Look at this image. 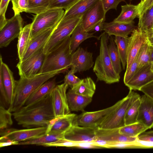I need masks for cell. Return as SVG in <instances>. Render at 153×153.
<instances>
[{
    "label": "cell",
    "mask_w": 153,
    "mask_h": 153,
    "mask_svg": "<svg viewBox=\"0 0 153 153\" xmlns=\"http://www.w3.org/2000/svg\"><path fill=\"white\" fill-rule=\"evenodd\" d=\"M19 142L11 140H7L0 142V147L10 146L11 145H18Z\"/></svg>",
    "instance_id": "cell-52"
},
{
    "label": "cell",
    "mask_w": 153,
    "mask_h": 153,
    "mask_svg": "<svg viewBox=\"0 0 153 153\" xmlns=\"http://www.w3.org/2000/svg\"><path fill=\"white\" fill-rule=\"evenodd\" d=\"M14 15L26 12L28 7V0H11Z\"/></svg>",
    "instance_id": "cell-41"
},
{
    "label": "cell",
    "mask_w": 153,
    "mask_h": 153,
    "mask_svg": "<svg viewBox=\"0 0 153 153\" xmlns=\"http://www.w3.org/2000/svg\"><path fill=\"white\" fill-rule=\"evenodd\" d=\"M97 128L73 124L65 132L64 137L67 140L76 143L93 141L97 139Z\"/></svg>",
    "instance_id": "cell-13"
},
{
    "label": "cell",
    "mask_w": 153,
    "mask_h": 153,
    "mask_svg": "<svg viewBox=\"0 0 153 153\" xmlns=\"http://www.w3.org/2000/svg\"><path fill=\"white\" fill-rule=\"evenodd\" d=\"M140 91L153 100V81L143 87Z\"/></svg>",
    "instance_id": "cell-47"
},
{
    "label": "cell",
    "mask_w": 153,
    "mask_h": 153,
    "mask_svg": "<svg viewBox=\"0 0 153 153\" xmlns=\"http://www.w3.org/2000/svg\"><path fill=\"white\" fill-rule=\"evenodd\" d=\"M120 100L113 105L105 109L92 112H85L76 115L73 125L98 128L106 118L119 105Z\"/></svg>",
    "instance_id": "cell-8"
},
{
    "label": "cell",
    "mask_w": 153,
    "mask_h": 153,
    "mask_svg": "<svg viewBox=\"0 0 153 153\" xmlns=\"http://www.w3.org/2000/svg\"><path fill=\"white\" fill-rule=\"evenodd\" d=\"M150 44L151 46H153V42L151 43H150Z\"/></svg>",
    "instance_id": "cell-57"
},
{
    "label": "cell",
    "mask_w": 153,
    "mask_h": 153,
    "mask_svg": "<svg viewBox=\"0 0 153 153\" xmlns=\"http://www.w3.org/2000/svg\"><path fill=\"white\" fill-rule=\"evenodd\" d=\"M130 0L131 1V0Z\"/></svg>",
    "instance_id": "cell-60"
},
{
    "label": "cell",
    "mask_w": 153,
    "mask_h": 153,
    "mask_svg": "<svg viewBox=\"0 0 153 153\" xmlns=\"http://www.w3.org/2000/svg\"><path fill=\"white\" fill-rule=\"evenodd\" d=\"M79 0H49L48 8H62L66 11Z\"/></svg>",
    "instance_id": "cell-40"
},
{
    "label": "cell",
    "mask_w": 153,
    "mask_h": 153,
    "mask_svg": "<svg viewBox=\"0 0 153 153\" xmlns=\"http://www.w3.org/2000/svg\"><path fill=\"white\" fill-rule=\"evenodd\" d=\"M70 37L65 38L45 55L40 73L58 70L65 73L71 68L72 53L70 46Z\"/></svg>",
    "instance_id": "cell-3"
},
{
    "label": "cell",
    "mask_w": 153,
    "mask_h": 153,
    "mask_svg": "<svg viewBox=\"0 0 153 153\" xmlns=\"http://www.w3.org/2000/svg\"><path fill=\"white\" fill-rule=\"evenodd\" d=\"M153 25V5L139 18L137 28L146 33Z\"/></svg>",
    "instance_id": "cell-34"
},
{
    "label": "cell",
    "mask_w": 153,
    "mask_h": 153,
    "mask_svg": "<svg viewBox=\"0 0 153 153\" xmlns=\"http://www.w3.org/2000/svg\"><path fill=\"white\" fill-rule=\"evenodd\" d=\"M31 23L23 27L18 37V54L19 61H21L25 53L32 38Z\"/></svg>",
    "instance_id": "cell-27"
},
{
    "label": "cell",
    "mask_w": 153,
    "mask_h": 153,
    "mask_svg": "<svg viewBox=\"0 0 153 153\" xmlns=\"http://www.w3.org/2000/svg\"><path fill=\"white\" fill-rule=\"evenodd\" d=\"M145 0H141L140 2H143Z\"/></svg>",
    "instance_id": "cell-58"
},
{
    "label": "cell",
    "mask_w": 153,
    "mask_h": 153,
    "mask_svg": "<svg viewBox=\"0 0 153 153\" xmlns=\"http://www.w3.org/2000/svg\"><path fill=\"white\" fill-rule=\"evenodd\" d=\"M153 5V4H152V5Z\"/></svg>",
    "instance_id": "cell-59"
},
{
    "label": "cell",
    "mask_w": 153,
    "mask_h": 153,
    "mask_svg": "<svg viewBox=\"0 0 153 153\" xmlns=\"http://www.w3.org/2000/svg\"><path fill=\"white\" fill-rule=\"evenodd\" d=\"M68 86L64 83L57 85L51 93L53 108L55 117L70 113L67 96Z\"/></svg>",
    "instance_id": "cell-12"
},
{
    "label": "cell",
    "mask_w": 153,
    "mask_h": 153,
    "mask_svg": "<svg viewBox=\"0 0 153 153\" xmlns=\"http://www.w3.org/2000/svg\"><path fill=\"white\" fill-rule=\"evenodd\" d=\"M29 5L26 13L36 15L49 9V0H28Z\"/></svg>",
    "instance_id": "cell-37"
},
{
    "label": "cell",
    "mask_w": 153,
    "mask_h": 153,
    "mask_svg": "<svg viewBox=\"0 0 153 153\" xmlns=\"http://www.w3.org/2000/svg\"><path fill=\"white\" fill-rule=\"evenodd\" d=\"M150 63L151 64V69L152 71H153V46L150 45Z\"/></svg>",
    "instance_id": "cell-53"
},
{
    "label": "cell",
    "mask_w": 153,
    "mask_h": 153,
    "mask_svg": "<svg viewBox=\"0 0 153 153\" xmlns=\"http://www.w3.org/2000/svg\"><path fill=\"white\" fill-rule=\"evenodd\" d=\"M97 139L104 140L111 143H131L135 142L137 137H131L121 134L119 128L96 129Z\"/></svg>",
    "instance_id": "cell-21"
},
{
    "label": "cell",
    "mask_w": 153,
    "mask_h": 153,
    "mask_svg": "<svg viewBox=\"0 0 153 153\" xmlns=\"http://www.w3.org/2000/svg\"><path fill=\"white\" fill-rule=\"evenodd\" d=\"M12 114L17 124L23 127L47 126L50 121L55 117L51 93L33 103L25 105Z\"/></svg>",
    "instance_id": "cell-1"
},
{
    "label": "cell",
    "mask_w": 153,
    "mask_h": 153,
    "mask_svg": "<svg viewBox=\"0 0 153 153\" xmlns=\"http://www.w3.org/2000/svg\"><path fill=\"white\" fill-rule=\"evenodd\" d=\"M65 133L50 132L48 134H45L32 139L19 142L18 145H36L41 146L42 144L53 143L64 138Z\"/></svg>",
    "instance_id": "cell-30"
},
{
    "label": "cell",
    "mask_w": 153,
    "mask_h": 153,
    "mask_svg": "<svg viewBox=\"0 0 153 153\" xmlns=\"http://www.w3.org/2000/svg\"><path fill=\"white\" fill-rule=\"evenodd\" d=\"M10 0H0V29L7 22L5 14L9 3Z\"/></svg>",
    "instance_id": "cell-44"
},
{
    "label": "cell",
    "mask_w": 153,
    "mask_h": 153,
    "mask_svg": "<svg viewBox=\"0 0 153 153\" xmlns=\"http://www.w3.org/2000/svg\"><path fill=\"white\" fill-rule=\"evenodd\" d=\"M109 36L104 32L100 37V53L96 59L93 70L97 81L111 84L119 82L120 76L114 70L110 57L108 45Z\"/></svg>",
    "instance_id": "cell-4"
},
{
    "label": "cell",
    "mask_w": 153,
    "mask_h": 153,
    "mask_svg": "<svg viewBox=\"0 0 153 153\" xmlns=\"http://www.w3.org/2000/svg\"><path fill=\"white\" fill-rule=\"evenodd\" d=\"M143 134L146 135L153 136V131L145 132L143 133Z\"/></svg>",
    "instance_id": "cell-55"
},
{
    "label": "cell",
    "mask_w": 153,
    "mask_h": 153,
    "mask_svg": "<svg viewBox=\"0 0 153 153\" xmlns=\"http://www.w3.org/2000/svg\"><path fill=\"white\" fill-rule=\"evenodd\" d=\"M74 147L85 149L102 148L96 145L93 141L77 143Z\"/></svg>",
    "instance_id": "cell-46"
},
{
    "label": "cell",
    "mask_w": 153,
    "mask_h": 153,
    "mask_svg": "<svg viewBox=\"0 0 153 153\" xmlns=\"http://www.w3.org/2000/svg\"><path fill=\"white\" fill-rule=\"evenodd\" d=\"M128 39V37L118 36H115L114 39L123 70L125 69L126 66L127 49Z\"/></svg>",
    "instance_id": "cell-35"
},
{
    "label": "cell",
    "mask_w": 153,
    "mask_h": 153,
    "mask_svg": "<svg viewBox=\"0 0 153 153\" xmlns=\"http://www.w3.org/2000/svg\"><path fill=\"white\" fill-rule=\"evenodd\" d=\"M140 97L138 94L130 89L127 96L121 99L118 107L104 120L98 127L103 129L119 128L125 126L126 113L133 102Z\"/></svg>",
    "instance_id": "cell-5"
},
{
    "label": "cell",
    "mask_w": 153,
    "mask_h": 153,
    "mask_svg": "<svg viewBox=\"0 0 153 153\" xmlns=\"http://www.w3.org/2000/svg\"><path fill=\"white\" fill-rule=\"evenodd\" d=\"M105 13L111 9L117 10L118 4L122 1H125V0H100Z\"/></svg>",
    "instance_id": "cell-45"
},
{
    "label": "cell",
    "mask_w": 153,
    "mask_h": 153,
    "mask_svg": "<svg viewBox=\"0 0 153 153\" xmlns=\"http://www.w3.org/2000/svg\"><path fill=\"white\" fill-rule=\"evenodd\" d=\"M148 128L139 122L125 126L119 128V132L123 134L131 137H137Z\"/></svg>",
    "instance_id": "cell-33"
},
{
    "label": "cell",
    "mask_w": 153,
    "mask_h": 153,
    "mask_svg": "<svg viewBox=\"0 0 153 153\" xmlns=\"http://www.w3.org/2000/svg\"><path fill=\"white\" fill-rule=\"evenodd\" d=\"M137 139L140 141L153 143V136L145 134H144L139 135Z\"/></svg>",
    "instance_id": "cell-51"
},
{
    "label": "cell",
    "mask_w": 153,
    "mask_h": 153,
    "mask_svg": "<svg viewBox=\"0 0 153 153\" xmlns=\"http://www.w3.org/2000/svg\"><path fill=\"white\" fill-rule=\"evenodd\" d=\"M0 77L1 78L10 106L13 101L16 81L14 79L12 72L7 65L3 62L1 55L0 56Z\"/></svg>",
    "instance_id": "cell-20"
},
{
    "label": "cell",
    "mask_w": 153,
    "mask_h": 153,
    "mask_svg": "<svg viewBox=\"0 0 153 153\" xmlns=\"http://www.w3.org/2000/svg\"><path fill=\"white\" fill-rule=\"evenodd\" d=\"M148 41L145 33L137 28L133 30L131 36L128 37L127 49L126 69L131 64L142 46Z\"/></svg>",
    "instance_id": "cell-14"
},
{
    "label": "cell",
    "mask_w": 153,
    "mask_h": 153,
    "mask_svg": "<svg viewBox=\"0 0 153 153\" xmlns=\"http://www.w3.org/2000/svg\"><path fill=\"white\" fill-rule=\"evenodd\" d=\"M147 37L149 43L153 42V33H145Z\"/></svg>",
    "instance_id": "cell-54"
},
{
    "label": "cell",
    "mask_w": 153,
    "mask_h": 153,
    "mask_svg": "<svg viewBox=\"0 0 153 153\" xmlns=\"http://www.w3.org/2000/svg\"><path fill=\"white\" fill-rule=\"evenodd\" d=\"M100 0H79L65 11L61 20H67L82 16Z\"/></svg>",
    "instance_id": "cell-23"
},
{
    "label": "cell",
    "mask_w": 153,
    "mask_h": 153,
    "mask_svg": "<svg viewBox=\"0 0 153 153\" xmlns=\"http://www.w3.org/2000/svg\"><path fill=\"white\" fill-rule=\"evenodd\" d=\"M23 21L20 14L14 15L7 20L0 29V47H7L15 38H18L23 28Z\"/></svg>",
    "instance_id": "cell-11"
},
{
    "label": "cell",
    "mask_w": 153,
    "mask_h": 153,
    "mask_svg": "<svg viewBox=\"0 0 153 153\" xmlns=\"http://www.w3.org/2000/svg\"><path fill=\"white\" fill-rule=\"evenodd\" d=\"M81 22L76 27L70 37V46L72 53L85 40L92 37L97 38L94 35V32L90 33L85 31Z\"/></svg>",
    "instance_id": "cell-29"
},
{
    "label": "cell",
    "mask_w": 153,
    "mask_h": 153,
    "mask_svg": "<svg viewBox=\"0 0 153 153\" xmlns=\"http://www.w3.org/2000/svg\"><path fill=\"white\" fill-rule=\"evenodd\" d=\"M140 103V97L134 101L128 110L124 119L125 126L138 122L137 119Z\"/></svg>",
    "instance_id": "cell-36"
},
{
    "label": "cell",
    "mask_w": 153,
    "mask_h": 153,
    "mask_svg": "<svg viewBox=\"0 0 153 153\" xmlns=\"http://www.w3.org/2000/svg\"><path fill=\"white\" fill-rule=\"evenodd\" d=\"M68 106L71 111H84L92 101V98L74 93L70 89L67 93Z\"/></svg>",
    "instance_id": "cell-24"
},
{
    "label": "cell",
    "mask_w": 153,
    "mask_h": 153,
    "mask_svg": "<svg viewBox=\"0 0 153 153\" xmlns=\"http://www.w3.org/2000/svg\"><path fill=\"white\" fill-rule=\"evenodd\" d=\"M75 73L74 70L71 68V70L65 76L64 82L67 84L71 88L81 80L74 75Z\"/></svg>",
    "instance_id": "cell-43"
},
{
    "label": "cell",
    "mask_w": 153,
    "mask_h": 153,
    "mask_svg": "<svg viewBox=\"0 0 153 153\" xmlns=\"http://www.w3.org/2000/svg\"><path fill=\"white\" fill-rule=\"evenodd\" d=\"M82 16L67 20H61L55 27L43 48L44 53L50 52L60 42L71 36L74 29L80 23Z\"/></svg>",
    "instance_id": "cell-6"
},
{
    "label": "cell",
    "mask_w": 153,
    "mask_h": 153,
    "mask_svg": "<svg viewBox=\"0 0 153 153\" xmlns=\"http://www.w3.org/2000/svg\"><path fill=\"white\" fill-rule=\"evenodd\" d=\"M137 120L148 129L153 127V100L145 94L140 97Z\"/></svg>",
    "instance_id": "cell-19"
},
{
    "label": "cell",
    "mask_w": 153,
    "mask_h": 153,
    "mask_svg": "<svg viewBox=\"0 0 153 153\" xmlns=\"http://www.w3.org/2000/svg\"><path fill=\"white\" fill-rule=\"evenodd\" d=\"M105 19H103L100 20L94 26L91 32L94 31L95 33L103 30L104 25L105 23Z\"/></svg>",
    "instance_id": "cell-49"
},
{
    "label": "cell",
    "mask_w": 153,
    "mask_h": 153,
    "mask_svg": "<svg viewBox=\"0 0 153 153\" xmlns=\"http://www.w3.org/2000/svg\"><path fill=\"white\" fill-rule=\"evenodd\" d=\"M76 115V114L70 113L65 116L59 117L50 132L65 133L73 125Z\"/></svg>",
    "instance_id": "cell-31"
},
{
    "label": "cell",
    "mask_w": 153,
    "mask_h": 153,
    "mask_svg": "<svg viewBox=\"0 0 153 153\" xmlns=\"http://www.w3.org/2000/svg\"><path fill=\"white\" fill-rule=\"evenodd\" d=\"M150 45L149 41L142 46L137 56V59L138 69L150 63Z\"/></svg>",
    "instance_id": "cell-38"
},
{
    "label": "cell",
    "mask_w": 153,
    "mask_h": 153,
    "mask_svg": "<svg viewBox=\"0 0 153 153\" xmlns=\"http://www.w3.org/2000/svg\"><path fill=\"white\" fill-rule=\"evenodd\" d=\"M96 89V85L90 77L81 79L70 90L73 92L88 97H93Z\"/></svg>",
    "instance_id": "cell-28"
},
{
    "label": "cell",
    "mask_w": 153,
    "mask_h": 153,
    "mask_svg": "<svg viewBox=\"0 0 153 153\" xmlns=\"http://www.w3.org/2000/svg\"><path fill=\"white\" fill-rule=\"evenodd\" d=\"M47 126L18 129H7L0 131V141L11 140L19 142L27 141L46 134Z\"/></svg>",
    "instance_id": "cell-9"
},
{
    "label": "cell",
    "mask_w": 153,
    "mask_h": 153,
    "mask_svg": "<svg viewBox=\"0 0 153 153\" xmlns=\"http://www.w3.org/2000/svg\"><path fill=\"white\" fill-rule=\"evenodd\" d=\"M149 63L139 68L125 85L129 89L140 91L143 87L153 81V71Z\"/></svg>",
    "instance_id": "cell-16"
},
{
    "label": "cell",
    "mask_w": 153,
    "mask_h": 153,
    "mask_svg": "<svg viewBox=\"0 0 153 153\" xmlns=\"http://www.w3.org/2000/svg\"><path fill=\"white\" fill-rule=\"evenodd\" d=\"M65 12L62 8H49L34 16L31 23L32 36L48 28L55 27L62 19Z\"/></svg>",
    "instance_id": "cell-7"
},
{
    "label": "cell",
    "mask_w": 153,
    "mask_h": 153,
    "mask_svg": "<svg viewBox=\"0 0 153 153\" xmlns=\"http://www.w3.org/2000/svg\"><path fill=\"white\" fill-rule=\"evenodd\" d=\"M11 112L0 104V131L7 129L13 124Z\"/></svg>",
    "instance_id": "cell-39"
},
{
    "label": "cell",
    "mask_w": 153,
    "mask_h": 153,
    "mask_svg": "<svg viewBox=\"0 0 153 153\" xmlns=\"http://www.w3.org/2000/svg\"><path fill=\"white\" fill-rule=\"evenodd\" d=\"M138 69L137 59L136 56L129 67L126 70L123 79L125 85L132 78Z\"/></svg>",
    "instance_id": "cell-42"
},
{
    "label": "cell",
    "mask_w": 153,
    "mask_h": 153,
    "mask_svg": "<svg viewBox=\"0 0 153 153\" xmlns=\"http://www.w3.org/2000/svg\"><path fill=\"white\" fill-rule=\"evenodd\" d=\"M146 33H153V25L151 28Z\"/></svg>",
    "instance_id": "cell-56"
},
{
    "label": "cell",
    "mask_w": 153,
    "mask_h": 153,
    "mask_svg": "<svg viewBox=\"0 0 153 153\" xmlns=\"http://www.w3.org/2000/svg\"><path fill=\"white\" fill-rule=\"evenodd\" d=\"M45 56L42 48L26 60L19 62L16 67L20 77L30 78L39 74Z\"/></svg>",
    "instance_id": "cell-10"
},
{
    "label": "cell",
    "mask_w": 153,
    "mask_h": 153,
    "mask_svg": "<svg viewBox=\"0 0 153 153\" xmlns=\"http://www.w3.org/2000/svg\"><path fill=\"white\" fill-rule=\"evenodd\" d=\"M137 27L134 25V22L124 23L113 22H105L103 30L109 36L114 35L124 37H128V35Z\"/></svg>",
    "instance_id": "cell-22"
},
{
    "label": "cell",
    "mask_w": 153,
    "mask_h": 153,
    "mask_svg": "<svg viewBox=\"0 0 153 153\" xmlns=\"http://www.w3.org/2000/svg\"><path fill=\"white\" fill-rule=\"evenodd\" d=\"M105 14L102 2L100 0L82 16L81 23L85 31L91 32L99 22L105 19Z\"/></svg>",
    "instance_id": "cell-15"
},
{
    "label": "cell",
    "mask_w": 153,
    "mask_h": 153,
    "mask_svg": "<svg viewBox=\"0 0 153 153\" xmlns=\"http://www.w3.org/2000/svg\"><path fill=\"white\" fill-rule=\"evenodd\" d=\"M55 27L46 29L32 37L25 53L22 60L19 62L26 60L43 48Z\"/></svg>",
    "instance_id": "cell-18"
},
{
    "label": "cell",
    "mask_w": 153,
    "mask_h": 153,
    "mask_svg": "<svg viewBox=\"0 0 153 153\" xmlns=\"http://www.w3.org/2000/svg\"><path fill=\"white\" fill-rule=\"evenodd\" d=\"M63 73L61 70L39 73L30 78L20 77L16 81V85L13 104L8 110L14 112L25 105L31 95L44 83L56 75Z\"/></svg>",
    "instance_id": "cell-2"
},
{
    "label": "cell",
    "mask_w": 153,
    "mask_h": 153,
    "mask_svg": "<svg viewBox=\"0 0 153 153\" xmlns=\"http://www.w3.org/2000/svg\"><path fill=\"white\" fill-rule=\"evenodd\" d=\"M140 3L137 5L127 4L121 6L120 14L113 21L124 23L134 22L135 18L140 17Z\"/></svg>",
    "instance_id": "cell-25"
},
{
    "label": "cell",
    "mask_w": 153,
    "mask_h": 153,
    "mask_svg": "<svg viewBox=\"0 0 153 153\" xmlns=\"http://www.w3.org/2000/svg\"><path fill=\"white\" fill-rule=\"evenodd\" d=\"M93 54L83 48L79 47L72 53L71 68L76 73L89 70L93 66Z\"/></svg>",
    "instance_id": "cell-17"
},
{
    "label": "cell",
    "mask_w": 153,
    "mask_h": 153,
    "mask_svg": "<svg viewBox=\"0 0 153 153\" xmlns=\"http://www.w3.org/2000/svg\"><path fill=\"white\" fill-rule=\"evenodd\" d=\"M109 40L108 48L110 57L114 70L120 75L122 71L120 57L114 39L112 36H110Z\"/></svg>",
    "instance_id": "cell-32"
},
{
    "label": "cell",
    "mask_w": 153,
    "mask_h": 153,
    "mask_svg": "<svg viewBox=\"0 0 153 153\" xmlns=\"http://www.w3.org/2000/svg\"><path fill=\"white\" fill-rule=\"evenodd\" d=\"M56 86L55 78L46 82L31 95L25 105L31 104L46 97L51 92Z\"/></svg>",
    "instance_id": "cell-26"
},
{
    "label": "cell",
    "mask_w": 153,
    "mask_h": 153,
    "mask_svg": "<svg viewBox=\"0 0 153 153\" xmlns=\"http://www.w3.org/2000/svg\"><path fill=\"white\" fill-rule=\"evenodd\" d=\"M153 3V0H145L143 2L140 3V17L152 6Z\"/></svg>",
    "instance_id": "cell-48"
},
{
    "label": "cell",
    "mask_w": 153,
    "mask_h": 153,
    "mask_svg": "<svg viewBox=\"0 0 153 153\" xmlns=\"http://www.w3.org/2000/svg\"><path fill=\"white\" fill-rule=\"evenodd\" d=\"M93 142L96 145L102 148H107L108 145L112 143L104 140L98 139H96Z\"/></svg>",
    "instance_id": "cell-50"
}]
</instances>
